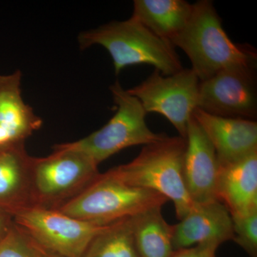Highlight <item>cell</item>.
Masks as SVG:
<instances>
[{"instance_id":"obj_12","label":"cell","mask_w":257,"mask_h":257,"mask_svg":"<svg viewBox=\"0 0 257 257\" xmlns=\"http://www.w3.org/2000/svg\"><path fill=\"white\" fill-rule=\"evenodd\" d=\"M172 226L174 251L199 243L220 246L234 238L232 218L219 201L194 204L188 214Z\"/></svg>"},{"instance_id":"obj_2","label":"cell","mask_w":257,"mask_h":257,"mask_svg":"<svg viewBox=\"0 0 257 257\" xmlns=\"http://www.w3.org/2000/svg\"><path fill=\"white\" fill-rule=\"evenodd\" d=\"M186 148V139L167 136L145 145L133 161L108 172L125 184L159 193L172 201L176 216L180 221L195 204L184 180Z\"/></svg>"},{"instance_id":"obj_17","label":"cell","mask_w":257,"mask_h":257,"mask_svg":"<svg viewBox=\"0 0 257 257\" xmlns=\"http://www.w3.org/2000/svg\"><path fill=\"white\" fill-rule=\"evenodd\" d=\"M155 207L130 218L135 246L140 257H170L173 253V226Z\"/></svg>"},{"instance_id":"obj_13","label":"cell","mask_w":257,"mask_h":257,"mask_svg":"<svg viewBox=\"0 0 257 257\" xmlns=\"http://www.w3.org/2000/svg\"><path fill=\"white\" fill-rule=\"evenodd\" d=\"M22 73L0 75V150L25 145L40 130L42 119L23 100Z\"/></svg>"},{"instance_id":"obj_3","label":"cell","mask_w":257,"mask_h":257,"mask_svg":"<svg viewBox=\"0 0 257 257\" xmlns=\"http://www.w3.org/2000/svg\"><path fill=\"white\" fill-rule=\"evenodd\" d=\"M78 42L81 50L95 45L104 47L112 59L116 74L128 66L142 64L154 66L165 76L183 69L172 44L132 17L82 32Z\"/></svg>"},{"instance_id":"obj_1","label":"cell","mask_w":257,"mask_h":257,"mask_svg":"<svg viewBox=\"0 0 257 257\" xmlns=\"http://www.w3.org/2000/svg\"><path fill=\"white\" fill-rule=\"evenodd\" d=\"M171 43L188 56L192 69L200 82L224 71L256 72V49L248 44L231 41L209 0L193 4L187 26Z\"/></svg>"},{"instance_id":"obj_6","label":"cell","mask_w":257,"mask_h":257,"mask_svg":"<svg viewBox=\"0 0 257 257\" xmlns=\"http://www.w3.org/2000/svg\"><path fill=\"white\" fill-rule=\"evenodd\" d=\"M98 166L79 152L53 147L46 157H32V207L56 209L87 188L99 175Z\"/></svg>"},{"instance_id":"obj_15","label":"cell","mask_w":257,"mask_h":257,"mask_svg":"<svg viewBox=\"0 0 257 257\" xmlns=\"http://www.w3.org/2000/svg\"><path fill=\"white\" fill-rule=\"evenodd\" d=\"M31 160L25 145L0 150V209L11 216L32 206Z\"/></svg>"},{"instance_id":"obj_9","label":"cell","mask_w":257,"mask_h":257,"mask_svg":"<svg viewBox=\"0 0 257 257\" xmlns=\"http://www.w3.org/2000/svg\"><path fill=\"white\" fill-rule=\"evenodd\" d=\"M256 72L224 71L199 83L198 109L216 116L254 120Z\"/></svg>"},{"instance_id":"obj_20","label":"cell","mask_w":257,"mask_h":257,"mask_svg":"<svg viewBox=\"0 0 257 257\" xmlns=\"http://www.w3.org/2000/svg\"><path fill=\"white\" fill-rule=\"evenodd\" d=\"M235 241L249 257H257V212L243 216H231Z\"/></svg>"},{"instance_id":"obj_7","label":"cell","mask_w":257,"mask_h":257,"mask_svg":"<svg viewBox=\"0 0 257 257\" xmlns=\"http://www.w3.org/2000/svg\"><path fill=\"white\" fill-rule=\"evenodd\" d=\"M12 216L14 224L40 247L64 257H82L92 240L109 225L79 220L55 209L36 207L25 208Z\"/></svg>"},{"instance_id":"obj_10","label":"cell","mask_w":257,"mask_h":257,"mask_svg":"<svg viewBox=\"0 0 257 257\" xmlns=\"http://www.w3.org/2000/svg\"><path fill=\"white\" fill-rule=\"evenodd\" d=\"M186 140L184 176L191 199L195 204L218 201L217 157L207 135L193 116L189 121Z\"/></svg>"},{"instance_id":"obj_18","label":"cell","mask_w":257,"mask_h":257,"mask_svg":"<svg viewBox=\"0 0 257 257\" xmlns=\"http://www.w3.org/2000/svg\"><path fill=\"white\" fill-rule=\"evenodd\" d=\"M82 257H140L130 218L109 224L96 235Z\"/></svg>"},{"instance_id":"obj_21","label":"cell","mask_w":257,"mask_h":257,"mask_svg":"<svg viewBox=\"0 0 257 257\" xmlns=\"http://www.w3.org/2000/svg\"><path fill=\"white\" fill-rule=\"evenodd\" d=\"M219 246L214 243H199L190 247L175 250L170 257H217Z\"/></svg>"},{"instance_id":"obj_14","label":"cell","mask_w":257,"mask_h":257,"mask_svg":"<svg viewBox=\"0 0 257 257\" xmlns=\"http://www.w3.org/2000/svg\"><path fill=\"white\" fill-rule=\"evenodd\" d=\"M216 195L231 216L257 212V151L236 162L219 165Z\"/></svg>"},{"instance_id":"obj_16","label":"cell","mask_w":257,"mask_h":257,"mask_svg":"<svg viewBox=\"0 0 257 257\" xmlns=\"http://www.w3.org/2000/svg\"><path fill=\"white\" fill-rule=\"evenodd\" d=\"M133 5L132 18L170 43L187 26L193 10L184 0H135Z\"/></svg>"},{"instance_id":"obj_8","label":"cell","mask_w":257,"mask_h":257,"mask_svg":"<svg viewBox=\"0 0 257 257\" xmlns=\"http://www.w3.org/2000/svg\"><path fill=\"white\" fill-rule=\"evenodd\" d=\"M199 83L192 69L168 76L155 69L141 84L126 91L139 99L147 113L162 114L179 136L186 139L193 111L197 108Z\"/></svg>"},{"instance_id":"obj_23","label":"cell","mask_w":257,"mask_h":257,"mask_svg":"<svg viewBox=\"0 0 257 257\" xmlns=\"http://www.w3.org/2000/svg\"><path fill=\"white\" fill-rule=\"evenodd\" d=\"M45 257H64L60 256V255L55 254V253L48 252V251L45 250Z\"/></svg>"},{"instance_id":"obj_11","label":"cell","mask_w":257,"mask_h":257,"mask_svg":"<svg viewBox=\"0 0 257 257\" xmlns=\"http://www.w3.org/2000/svg\"><path fill=\"white\" fill-rule=\"evenodd\" d=\"M192 116L214 147L219 165L231 163L257 151L254 120L222 117L196 108Z\"/></svg>"},{"instance_id":"obj_19","label":"cell","mask_w":257,"mask_h":257,"mask_svg":"<svg viewBox=\"0 0 257 257\" xmlns=\"http://www.w3.org/2000/svg\"><path fill=\"white\" fill-rule=\"evenodd\" d=\"M0 257H45V250L13 224L0 239Z\"/></svg>"},{"instance_id":"obj_5","label":"cell","mask_w":257,"mask_h":257,"mask_svg":"<svg viewBox=\"0 0 257 257\" xmlns=\"http://www.w3.org/2000/svg\"><path fill=\"white\" fill-rule=\"evenodd\" d=\"M116 111L103 127L78 141L60 144L79 152L96 166L124 149L157 143L167 138L152 132L146 122L147 113L140 101L116 81L110 87Z\"/></svg>"},{"instance_id":"obj_4","label":"cell","mask_w":257,"mask_h":257,"mask_svg":"<svg viewBox=\"0 0 257 257\" xmlns=\"http://www.w3.org/2000/svg\"><path fill=\"white\" fill-rule=\"evenodd\" d=\"M167 202L159 193L128 185L106 172L56 210L79 220L107 225L162 207Z\"/></svg>"},{"instance_id":"obj_22","label":"cell","mask_w":257,"mask_h":257,"mask_svg":"<svg viewBox=\"0 0 257 257\" xmlns=\"http://www.w3.org/2000/svg\"><path fill=\"white\" fill-rule=\"evenodd\" d=\"M13 224V216L9 213L0 209V239L4 237Z\"/></svg>"}]
</instances>
